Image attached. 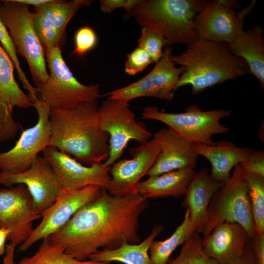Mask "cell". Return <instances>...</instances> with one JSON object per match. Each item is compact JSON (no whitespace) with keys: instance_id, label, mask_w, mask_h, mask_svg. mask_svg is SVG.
Returning <instances> with one entry per match:
<instances>
[{"instance_id":"obj_1","label":"cell","mask_w":264,"mask_h":264,"mask_svg":"<svg viewBox=\"0 0 264 264\" xmlns=\"http://www.w3.org/2000/svg\"><path fill=\"white\" fill-rule=\"evenodd\" d=\"M148 204L138 193L115 196L102 189L97 198L48 238L79 261H85L100 248L112 250L124 243H138L139 218Z\"/></svg>"},{"instance_id":"obj_2","label":"cell","mask_w":264,"mask_h":264,"mask_svg":"<svg viewBox=\"0 0 264 264\" xmlns=\"http://www.w3.org/2000/svg\"><path fill=\"white\" fill-rule=\"evenodd\" d=\"M49 120L48 146L88 166L108 159L110 136L101 128L97 100L82 103L70 110L51 109Z\"/></svg>"},{"instance_id":"obj_3","label":"cell","mask_w":264,"mask_h":264,"mask_svg":"<svg viewBox=\"0 0 264 264\" xmlns=\"http://www.w3.org/2000/svg\"><path fill=\"white\" fill-rule=\"evenodd\" d=\"M186 46L180 54L170 56L172 61L183 69L176 89L190 85L192 93L197 94L249 73L245 62L232 53L227 43L198 39Z\"/></svg>"},{"instance_id":"obj_4","label":"cell","mask_w":264,"mask_h":264,"mask_svg":"<svg viewBox=\"0 0 264 264\" xmlns=\"http://www.w3.org/2000/svg\"><path fill=\"white\" fill-rule=\"evenodd\" d=\"M203 0H142L124 19L134 18L142 27L162 35L167 46L198 39L195 20Z\"/></svg>"},{"instance_id":"obj_5","label":"cell","mask_w":264,"mask_h":264,"mask_svg":"<svg viewBox=\"0 0 264 264\" xmlns=\"http://www.w3.org/2000/svg\"><path fill=\"white\" fill-rule=\"evenodd\" d=\"M237 223L246 231L250 239L255 233L248 188L244 171L240 164L233 168L228 180L213 195L207 209L203 236L223 222Z\"/></svg>"},{"instance_id":"obj_6","label":"cell","mask_w":264,"mask_h":264,"mask_svg":"<svg viewBox=\"0 0 264 264\" xmlns=\"http://www.w3.org/2000/svg\"><path fill=\"white\" fill-rule=\"evenodd\" d=\"M33 13L29 5L18 0H0V19L7 28L17 53L27 62L33 81L44 84L49 73L45 54L33 25Z\"/></svg>"},{"instance_id":"obj_7","label":"cell","mask_w":264,"mask_h":264,"mask_svg":"<svg viewBox=\"0 0 264 264\" xmlns=\"http://www.w3.org/2000/svg\"><path fill=\"white\" fill-rule=\"evenodd\" d=\"M45 56L48 78L35 88L40 99L50 109L70 110L100 97V85H85L79 82L64 60L60 47L53 48Z\"/></svg>"},{"instance_id":"obj_8","label":"cell","mask_w":264,"mask_h":264,"mask_svg":"<svg viewBox=\"0 0 264 264\" xmlns=\"http://www.w3.org/2000/svg\"><path fill=\"white\" fill-rule=\"evenodd\" d=\"M230 110H202L198 105H192L185 111L171 113L161 111L157 107L143 108L142 118L161 122L180 136L193 143L213 145L212 136L229 132V128L220 122L229 116Z\"/></svg>"},{"instance_id":"obj_9","label":"cell","mask_w":264,"mask_h":264,"mask_svg":"<svg viewBox=\"0 0 264 264\" xmlns=\"http://www.w3.org/2000/svg\"><path fill=\"white\" fill-rule=\"evenodd\" d=\"M256 3L253 0L237 11L238 1L203 0L194 23L198 39L229 44L243 30L245 19Z\"/></svg>"},{"instance_id":"obj_10","label":"cell","mask_w":264,"mask_h":264,"mask_svg":"<svg viewBox=\"0 0 264 264\" xmlns=\"http://www.w3.org/2000/svg\"><path fill=\"white\" fill-rule=\"evenodd\" d=\"M99 113L101 128L110 136L109 155L104 162L106 166H111L116 162L130 140L141 144L152 135L143 123L135 120L127 103L108 98L99 107Z\"/></svg>"},{"instance_id":"obj_11","label":"cell","mask_w":264,"mask_h":264,"mask_svg":"<svg viewBox=\"0 0 264 264\" xmlns=\"http://www.w3.org/2000/svg\"><path fill=\"white\" fill-rule=\"evenodd\" d=\"M38 116L35 125L22 131L10 150L0 153V171L16 174L27 170L40 152L49 146L50 108L41 99L33 104Z\"/></svg>"},{"instance_id":"obj_12","label":"cell","mask_w":264,"mask_h":264,"mask_svg":"<svg viewBox=\"0 0 264 264\" xmlns=\"http://www.w3.org/2000/svg\"><path fill=\"white\" fill-rule=\"evenodd\" d=\"M172 48L167 46L161 59L146 76L125 87L116 89L105 94L109 99L128 103L141 97H154L172 100L176 85L183 71L181 67H176L170 58Z\"/></svg>"},{"instance_id":"obj_13","label":"cell","mask_w":264,"mask_h":264,"mask_svg":"<svg viewBox=\"0 0 264 264\" xmlns=\"http://www.w3.org/2000/svg\"><path fill=\"white\" fill-rule=\"evenodd\" d=\"M41 217L24 184L0 189V228L10 231V243L17 247L24 242L33 230V222Z\"/></svg>"},{"instance_id":"obj_14","label":"cell","mask_w":264,"mask_h":264,"mask_svg":"<svg viewBox=\"0 0 264 264\" xmlns=\"http://www.w3.org/2000/svg\"><path fill=\"white\" fill-rule=\"evenodd\" d=\"M101 189L94 185L77 190L62 189L55 201L41 213V222L18 250L25 251L37 241L47 239L58 231L79 209L97 198Z\"/></svg>"},{"instance_id":"obj_15","label":"cell","mask_w":264,"mask_h":264,"mask_svg":"<svg viewBox=\"0 0 264 264\" xmlns=\"http://www.w3.org/2000/svg\"><path fill=\"white\" fill-rule=\"evenodd\" d=\"M43 156L54 171L63 189L77 190L90 185L106 189L110 179L111 166L104 163L86 166L70 155L47 146Z\"/></svg>"},{"instance_id":"obj_16","label":"cell","mask_w":264,"mask_h":264,"mask_svg":"<svg viewBox=\"0 0 264 264\" xmlns=\"http://www.w3.org/2000/svg\"><path fill=\"white\" fill-rule=\"evenodd\" d=\"M160 151V144L154 137L131 148V159L120 160L111 166L110 179L106 190L115 196L137 193L136 187L140 180L147 175Z\"/></svg>"},{"instance_id":"obj_17","label":"cell","mask_w":264,"mask_h":264,"mask_svg":"<svg viewBox=\"0 0 264 264\" xmlns=\"http://www.w3.org/2000/svg\"><path fill=\"white\" fill-rule=\"evenodd\" d=\"M18 184L27 187L34 208L41 213L55 201L62 189L49 163L39 155L22 172L11 174L0 171V185L10 187Z\"/></svg>"},{"instance_id":"obj_18","label":"cell","mask_w":264,"mask_h":264,"mask_svg":"<svg viewBox=\"0 0 264 264\" xmlns=\"http://www.w3.org/2000/svg\"><path fill=\"white\" fill-rule=\"evenodd\" d=\"M15 67L8 55L0 46V142L13 139L19 124L13 115L14 107L27 109L33 103L17 83L14 74Z\"/></svg>"},{"instance_id":"obj_19","label":"cell","mask_w":264,"mask_h":264,"mask_svg":"<svg viewBox=\"0 0 264 264\" xmlns=\"http://www.w3.org/2000/svg\"><path fill=\"white\" fill-rule=\"evenodd\" d=\"M154 137L159 142L160 151L147 173L149 176L196 167L198 155L195 150L194 143L169 128L160 130Z\"/></svg>"},{"instance_id":"obj_20","label":"cell","mask_w":264,"mask_h":264,"mask_svg":"<svg viewBox=\"0 0 264 264\" xmlns=\"http://www.w3.org/2000/svg\"><path fill=\"white\" fill-rule=\"evenodd\" d=\"M249 239L242 225L225 222L203 237L202 245L205 254L218 264H229L242 256Z\"/></svg>"},{"instance_id":"obj_21","label":"cell","mask_w":264,"mask_h":264,"mask_svg":"<svg viewBox=\"0 0 264 264\" xmlns=\"http://www.w3.org/2000/svg\"><path fill=\"white\" fill-rule=\"evenodd\" d=\"M222 184L212 178L206 167L201 168L194 175L182 204L189 210L190 220L196 233H202L210 202Z\"/></svg>"},{"instance_id":"obj_22","label":"cell","mask_w":264,"mask_h":264,"mask_svg":"<svg viewBox=\"0 0 264 264\" xmlns=\"http://www.w3.org/2000/svg\"><path fill=\"white\" fill-rule=\"evenodd\" d=\"M194 148L198 155L204 156L210 162L212 178L221 183L228 180L232 169L248 159L252 151L226 140L219 141L213 145L194 143Z\"/></svg>"},{"instance_id":"obj_23","label":"cell","mask_w":264,"mask_h":264,"mask_svg":"<svg viewBox=\"0 0 264 264\" xmlns=\"http://www.w3.org/2000/svg\"><path fill=\"white\" fill-rule=\"evenodd\" d=\"M232 53L243 59L249 73L264 88V38L262 27L257 25L242 31L229 44Z\"/></svg>"},{"instance_id":"obj_24","label":"cell","mask_w":264,"mask_h":264,"mask_svg":"<svg viewBox=\"0 0 264 264\" xmlns=\"http://www.w3.org/2000/svg\"><path fill=\"white\" fill-rule=\"evenodd\" d=\"M195 172L194 169H185L150 176L138 184L136 192L146 199L180 198L184 195Z\"/></svg>"},{"instance_id":"obj_25","label":"cell","mask_w":264,"mask_h":264,"mask_svg":"<svg viewBox=\"0 0 264 264\" xmlns=\"http://www.w3.org/2000/svg\"><path fill=\"white\" fill-rule=\"evenodd\" d=\"M163 230L162 225L154 227L150 234L137 244L124 243L115 249L103 248L91 255L88 259L97 262H117L124 264H152L148 251L155 238Z\"/></svg>"},{"instance_id":"obj_26","label":"cell","mask_w":264,"mask_h":264,"mask_svg":"<svg viewBox=\"0 0 264 264\" xmlns=\"http://www.w3.org/2000/svg\"><path fill=\"white\" fill-rule=\"evenodd\" d=\"M195 232L190 220L189 210L186 209L183 221L170 237L164 241L153 242L149 249L152 264H167L174 250Z\"/></svg>"},{"instance_id":"obj_27","label":"cell","mask_w":264,"mask_h":264,"mask_svg":"<svg viewBox=\"0 0 264 264\" xmlns=\"http://www.w3.org/2000/svg\"><path fill=\"white\" fill-rule=\"evenodd\" d=\"M92 2L90 0H50L45 4L35 9V12L51 21L64 35L67 23L76 12L83 7L89 6Z\"/></svg>"},{"instance_id":"obj_28","label":"cell","mask_w":264,"mask_h":264,"mask_svg":"<svg viewBox=\"0 0 264 264\" xmlns=\"http://www.w3.org/2000/svg\"><path fill=\"white\" fill-rule=\"evenodd\" d=\"M42 240L34 255L23 258L18 264H110L90 260H76L67 255L62 245L52 242L48 238Z\"/></svg>"},{"instance_id":"obj_29","label":"cell","mask_w":264,"mask_h":264,"mask_svg":"<svg viewBox=\"0 0 264 264\" xmlns=\"http://www.w3.org/2000/svg\"><path fill=\"white\" fill-rule=\"evenodd\" d=\"M244 171L255 231L264 233V176Z\"/></svg>"},{"instance_id":"obj_30","label":"cell","mask_w":264,"mask_h":264,"mask_svg":"<svg viewBox=\"0 0 264 264\" xmlns=\"http://www.w3.org/2000/svg\"><path fill=\"white\" fill-rule=\"evenodd\" d=\"M169 264H218L204 252L202 238L194 233L184 243L179 255Z\"/></svg>"},{"instance_id":"obj_31","label":"cell","mask_w":264,"mask_h":264,"mask_svg":"<svg viewBox=\"0 0 264 264\" xmlns=\"http://www.w3.org/2000/svg\"><path fill=\"white\" fill-rule=\"evenodd\" d=\"M33 22L36 34L45 55L53 48L60 47L63 35L51 21L35 12L33 13Z\"/></svg>"},{"instance_id":"obj_32","label":"cell","mask_w":264,"mask_h":264,"mask_svg":"<svg viewBox=\"0 0 264 264\" xmlns=\"http://www.w3.org/2000/svg\"><path fill=\"white\" fill-rule=\"evenodd\" d=\"M0 43L2 47L11 59L23 87L28 92V95L29 98L33 103H34L38 99L36 88L30 84L22 70L17 55L16 46L7 28L0 19Z\"/></svg>"},{"instance_id":"obj_33","label":"cell","mask_w":264,"mask_h":264,"mask_svg":"<svg viewBox=\"0 0 264 264\" xmlns=\"http://www.w3.org/2000/svg\"><path fill=\"white\" fill-rule=\"evenodd\" d=\"M164 46H167L165 38L161 34L142 28L141 35L138 40V47L145 50L154 63H157L161 58Z\"/></svg>"},{"instance_id":"obj_34","label":"cell","mask_w":264,"mask_h":264,"mask_svg":"<svg viewBox=\"0 0 264 264\" xmlns=\"http://www.w3.org/2000/svg\"><path fill=\"white\" fill-rule=\"evenodd\" d=\"M97 43V37L94 30L88 26H83L75 34L73 54L83 56L93 49Z\"/></svg>"},{"instance_id":"obj_35","label":"cell","mask_w":264,"mask_h":264,"mask_svg":"<svg viewBox=\"0 0 264 264\" xmlns=\"http://www.w3.org/2000/svg\"><path fill=\"white\" fill-rule=\"evenodd\" d=\"M154 63L148 53L143 49L137 47L127 55L125 65V71L130 75H134L142 71L150 64Z\"/></svg>"},{"instance_id":"obj_36","label":"cell","mask_w":264,"mask_h":264,"mask_svg":"<svg viewBox=\"0 0 264 264\" xmlns=\"http://www.w3.org/2000/svg\"><path fill=\"white\" fill-rule=\"evenodd\" d=\"M245 172L264 176V150H253L245 161L240 164Z\"/></svg>"},{"instance_id":"obj_37","label":"cell","mask_w":264,"mask_h":264,"mask_svg":"<svg viewBox=\"0 0 264 264\" xmlns=\"http://www.w3.org/2000/svg\"><path fill=\"white\" fill-rule=\"evenodd\" d=\"M142 0H101L100 1L101 10L104 13H110L114 9L123 8L127 13L131 11Z\"/></svg>"},{"instance_id":"obj_38","label":"cell","mask_w":264,"mask_h":264,"mask_svg":"<svg viewBox=\"0 0 264 264\" xmlns=\"http://www.w3.org/2000/svg\"><path fill=\"white\" fill-rule=\"evenodd\" d=\"M251 240L255 264H264V233L255 232Z\"/></svg>"},{"instance_id":"obj_39","label":"cell","mask_w":264,"mask_h":264,"mask_svg":"<svg viewBox=\"0 0 264 264\" xmlns=\"http://www.w3.org/2000/svg\"><path fill=\"white\" fill-rule=\"evenodd\" d=\"M229 264H255L253 257L251 240L247 242L242 256L237 261Z\"/></svg>"},{"instance_id":"obj_40","label":"cell","mask_w":264,"mask_h":264,"mask_svg":"<svg viewBox=\"0 0 264 264\" xmlns=\"http://www.w3.org/2000/svg\"><path fill=\"white\" fill-rule=\"evenodd\" d=\"M16 246L11 243L6 245L2 263L0 264H16L15 262V251Z\"/></svg>"},{"instance_id":"obj_41","label":"cell","mask_w":264,"mask_h":264,"mask_svg":"<svg viewBox=\"0 0 264 264\" xmlns=\"http://www.w3.org/2000/svg\"><path fill=\"white\" fill-rule=\"evenodd\" d=\"M10 231L5 228H0V255H3L5 251V242L8 239Z\"/></svg>"},{"instance_id":"obj_42","label":"cell","mask_w":264,"mask_h":264,"mask_svg":"<svg viewBox=\"0 0 264 264\" xmlns=\"http://www.w3.org/2000/svg\"><path fill=\"white\" fill-rule=\"evenodd\" d=\"M20 2L26 4L28 5H32L35 7L45 4L50 0H18Z\"/></svg>"}]
</instances>
